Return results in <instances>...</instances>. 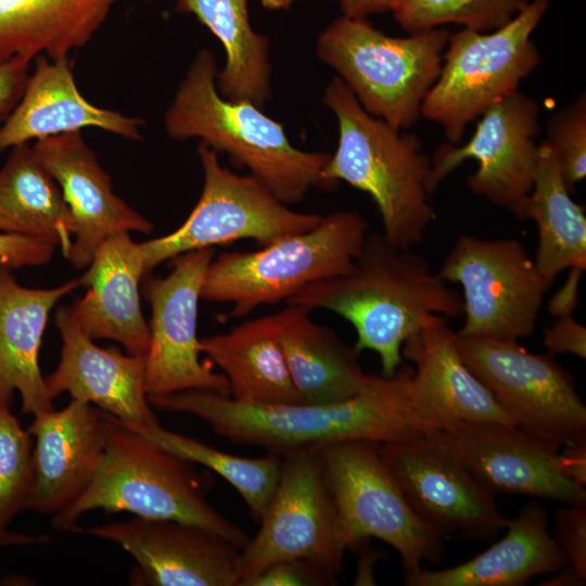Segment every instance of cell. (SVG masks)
Masks as SVG:
<instances>
[{"mask_svg":"<svg viewBox=\"0 0 586 586\" xmlns=\"http://www.w3.org/2000/svg\"><path fill=\"white\" fill-rule=\"evenodd\" d=\"M55 326L62 339L61 358L44 378L52 400L67 392L124 423H158L144 387L145 356L99 347L79 327L71 307L56 310Z\"/></svg>","mask_w":586,"mask_h":586,"instance_id":"20","label":"cell"},{"mask_svg":"<svg viewBox=\"0 0 586 586\" xmlns=\"http://www.w3.org/2000/svg\"><path fill=\"white\" fill-rule=\"evenodd\" d=\"M539 105L517 90L502 98L480 117L471 139L463 145L443 144L433 155L429 190L466 160L477 162L467 177L468 188L496 206L512 209L532 190L539 143Z\"/></svg>","mask_w":586,"mask_h":586,"instance_id":"16","label":"cell"},{"mask_svg":"<svg viewBox=\"0 0 586 586\" xmlns=\"http://www.w3.org/2000/svg\"><path fill=\"white\" fill-rule=\"evenodd\" d=\"M0 232L42 239L65 258L72 247L71 209L28 143L13 146L0 169Z\"/></svg>","mask_w":586,"mask_h":586,"instance_id":"31","label":"cell"},{"mask_svg":"<svg viewBox=\"0 0 586 586\" xmlns=\"http://www.w3.org/2000/svg\"><path fill=\"white\" fill-rule=\"evenodd\" d=\"M380 444L351 441L321 449L337 519V538L346 551L370 538L393 547L405 578L423 561L440 562L444 535L411 508L380 455Z\"/></svg>","mask_w":586,"mask_h":586,"instance_id":"9","label":"cell"},{"mask_svg":"<svg viewBox=\"0 0 586 586\" xmlns=\"http://www.w3.org/2000/svg\"><path fill=\"white\" fill-rule=\"evenodd\" d=\"M198 155L203 170L201 196L175 231L140 244L146 276L161 263L194 250L252 239L260 246L315 228L318 213L297 212L252 175L222 166L204 143Z\"/></svg>","mask_w":586,"mask_h":586,"instance_id":"10","label":"cell"},{"mask_svg":"<svg viewBox=\"0 0 586 586\" xmlns=\"http://www.w3.org/2000/svg\"><path fill=\"white\" fill-rule=\"evenodd\" d=\"M512 212L537 228L534 265L549 289L556 277L572 267L586 269V215L571 198L551 146L539 143L534 183Z\"/></svg>","mask_w":586,"mask_h":586,"instance_id":"29","label":"cell"},{"mask_svg":"<svg viewBox=\"0 0 586 586\" xmlns=\"http://www.w3.org/2000/svg\"><path fill=\"white\" fill-rule=\"evenodd\" d=\"M71 532L111 540L137 562L133 584L152 586H240L241 547L190 523L135 517L129 521Z\"/></svg>","mask_w":586,"mask_h":586,"instance_id":"17","label":"cell"},{"mask_svg":"<svg viewBox=\"0 0 586 586\" xmlns=\"http://www.w3.org/2000/svg\"><path fill=\"white\" fill-rule=\"evenodd\" d=\"M411 373V368L400 366L393 375H371L356 395L319 405L243 404L199 390L148 399L154 408L202 419L234 443L259 446L282 457L342 442H403L431 431L415 407Z\"/></svg>","mask_w":586,"mask_h":586,"instance_id":"1","label":"cell"},{"mask_svg":"<svg viewBox=\"0 0 586 586\" xmlns=\"http://www.w3.org/2000/svg\"><path fill=\"white\" fill-rule=\"evenodd\" d=\"M569 270V276L551 296L548 305V311L557 318L572 315L577 304L578 285L585 269L572 267Z\"/></svg>","mask_w":586,"mask_h":586,"instance_id":"42","label":"cell"},{"mask_svg":"<svg viewBox=\"0 0 586 586\" xmlns=\"http://www.w3.org/2000/svg\"><path fill=\"white\" fill-rule=\"evenodd\" d=\"M379 449L411 508L442 535L488 542L506 527L495 494L470 471L447 432L431 430Z\"/></svg>","mask_w":586,"mask_h":586,"instance_id":"14","label":"cell"},{"mask_svg":"<svg viewBox=\"0 0 586 586\" xmlns=\"http://www.w3.org/2000/svg\"><path fill=\"white\" fill-rule=\"evenodd\" d=\"M556 576L545 581L540 585L548 586H581L585 585L586 578L582 577L576 571H574L569 564L557 571Z\"/></svg>","mask_w":586,"mask_h":586,"instance_id":"47","label":"cell"},{"mask_svg":"<svg viewBox=\"0 0 586 586\" xmlns=\"http://www.w3.org/2000/svg\"><path fill=\"white\" fill-rule=\"evenodd\" d=\"M30 59L13 56L0 61V123L20 102L29 78Z\"/></svg>","mask_w":586,"mask_h":586,"instance_id":"41","label":"cell"},{"mask_svg":"<svg viewBox=\"0 0 586 586\" xmlns=\"http://www.w3.org/2000/svg\"><path fill=\"white\" fill-rule=\"evenodd\" d=\"M33 149L71 209L75 239L67 259L76 269L87 268L99 246L110 237L153 230L149 219L113 192L109 174L80 131L37 140Z\"/></svg>","mask_w":586,"mask_h":586,"instance_id":"19","label":"cell"},{"mask_svg":"<svg viewBox=\"0 0 586 586\" xmlns=\"http://www.w3.org/2000/svg\"><path fill=\"white\" fill-rule=\"evenodd\" d=\"M543 343L549 355L572 354L586 357V327L572 315L558 317L543 331Z\"/></svg>","mask_w":586,"mask_h":586,"instance_id":"40","label":"cell"},{"mask_svg":"<svg viewBox=\"0 0 586 586\" xmlns=\"http://www.w3.org/2000/svg\"><path fill=\"white\" fill-rule=\"evenodd\" d=\"M437 273L462 288L466 318L457 335L518 341L533 334L548 288L519 240L462 234Z\"/></svg>","mask_w":586,"mask_h":586,"instance_id":"13","label":"cell"},{"mask_svg":"<svg viewBox=\"0 0 586 586\" xmlns=\"http://www.w3.org/2000/svg\"><path fill=\"white\" fill-rule=\"evenodd\" d=\"M285 302L349 321L357 334L355 348L377 353L383 375L403 366L404 342L431 315L463 314L462 296L424 257L392 245L379 233L367 234L348 272L308 284Z\"/></svg>","mask_w":586,"mask_h":586,"instance_id":"2","label":"cell"},{"mask_svg":"<svg viewBox=\"0 0 586 586\" xmlns=\"http://www.w3.org/2000/svg\"><path fill=\"white\" fill-rule=\"evenodd\" d=\"M369 229L358 212L322 216L313 229L253 252H226L207 267L201 298L231 304L221 320L286 301L304 286L348 272Z\"/></svg>","mask_w":586,"mask_h":586,"instance_id":"6","label":"cell"},{"mask_svg":"<svg viewBox=\"0 0 586 586\" xmlns=\"http://www.w3.org/2000/svg\"><path fill=\"white\" fill-rule=\"evenodd\" d=\"M356 547L360 548V560L358 574L355 579L356 585H374L373 578V566L377 560L380 557V553L362 548V545L359 544Z\"/></svg>","mask_w":586,"mask_h":586,"instance_id":"45","label":"cell"},{"mask_svg":"<svg viewBox=\"0 0 586 586\" xmlns=\"http://www.w3.org/2000/svg\"><path fill=\"white\" fill-rule=\"evenodd\" d=\"M175 10L194 15L221 42L226 62L216 78L220 95L263 109L271 97L269 40L252 28L247 0H178Z\"/></svg>","mask_w":586,"mask_h":586,"instance_id":"32","label":"cell"},{"mask_svg":"<svg viewBox=\"0 0 586 586\" xmlns=\"http://www.w3.org/2000/svg\"><path fill=\"white\" fill-rule=\"evenodd\" d=\"M144 122L90 103L78 90L67 58L39 54L24 93L0 127V154L29 140L95 127L127 139L142 140Z\"/></svg>","mask_w":586,"mask_h":586,"instance_id":"24","label":"cell"},{"mask_svg":"<svg viewBox=\"0 0 586 586\" xmlns=\"http://www.w3.org/2000/svg\"><path fill=\"white\" fill-rule=\"evenodd\" d=\"M296 0H260L262 5L268 10L289 9Z\"/></svg>","mask_w":586,"mask_h":586,"instance_id":"48","label":"cell"},{"mask_svg":"<svg viewBox=\"0 0 586 586\" xmlns=\"http://www.w3.org/2000/svg\"><path fill=\"white\" fill-rule=\"evenodd\" d=\"M459 356L514 424L559 447L586 442V406L574 377L518 341L459 336Z\"/></svg>","mask_w":586,"mask_h":586,"instance_id":"11","label":"cell"},{"mask_svg":"<svg viewBox=\"0 0 586 586\" xmlns=\"http://www.w3.org/2000/svg\"><path fill=\"white\" fill-rule=\"evenodd\" d=\"M336 579L303 560H285L271 564L245 586H323Z\"/></svg>","mask_w":586,"mask_h":586,"instance_id":"38","label":"cell"},{"mask_svg":"<svg viewBox=\"0 0 586 586\" xmlns=\"http://www.w3.org/2000/svg\"><path fill=\"white\" fill-rule=\"evenodd\" d=\"M286 305L272 319L302 404L334 403L359 393L371 378L360 366V353L331 328L315 322L311 310Z\"/></svg>","mask_w":586,"mask_h":586,"instance_id":"27","label":"cell"},{"mask_svg":"<svg viewBox=\"0 0 586 586\" xmlns=\"http://www.w3.org/2000/svg\"><path fill=\"white\" fill-rule=\"evenodd\" d=\"M399 0H337L344 16L367 18L371 14L393 11Z\"/></svg>","mask_w":586,"mask_h":586,"instance_id":"44","label":"cell"},{"mask_svg":"<svg viewBox=\"0 0 586 586\" xmlns=\"http://www.w3.org/2000/svg\"><path fill=\"white\" fill-rule=\"evenodd\" d=\"M214 255L213 247L182 253L173 258L170 273L145 281L152 314L144 372L148 397L191 390L230 396L226 377L200 360L196 334L201 290Z\"/></svg>","mask_w":586,"mask_h":586,"instance_id":"15","label":"cell"},{"mask_svg":"<svg viewBox=\"0 0 586 586\" xmlns=\"http://www.w3.org/2000/svg\"><path fill=\"white\" fill-rule=\"evenodd\" d=\"M34 482L28 509L58 514L89 486L105 451L103 410L73 399L34 416Z\"/></svg>","mask_w":586,"mask_h":586,"instance_id":"22","label":"cell"},{"mask_svg":"<svg viewBox=\"0 0 586 586\" xmlns=\"http://www.w3.org/2000/svg\"><path fill=\"white\" fill-rule=\"evenodd\" d=\"M555 151L568 190L586 176V98L576 100L555 113L545 140Z\"/></svg>","mask_w":586,"mask_h":586,"instance_id":"36","label":"cell"},{"mask_svg":"<svg viewBox=\"0 0 586 586\" xmlns=\"http://www.w3.org/2000/svg\"><path fill=\"white\" fill-rule=\"evenodd\" d=\"M200 351L243 404H302L276 337L272 315L247 320L231 331L200 339Z\"/></svg>","mask_w":586,"mask_h":586,"instance_id":"30","label":"cell"},{"mask_svg":"<svg viewBox=\"0 0 586 586\" xmlns=\"http://www.w3.org/2000/svg\"><path fill=\"white\" fill-rule=\"evenodd\" d=\"M49 539L50 537L47 535H28L0 528V547L10 545H40L48 543Z\"/></svg>","mask_w":586,"mask_h":586,"instance_id":"46","label":"cell"},{"mask_svg":"<svg viewBox=\"0 0 586 586\" xmlns=\"http://www.w3.org/2000/svg\"><path fill=\"white\" fill-rule=\"evenodd\" d=\"M561 472L581 487L586 485V442L562 446L558 450Z\"/></svg>","mask_w":586,"mask_h":586,"instance_id":"43","label":"cell"},{"mask_svg":"<svg viewBox=\"0 0 586 586\" xmlns=\"http://www.w3.org/2000/svg\"><path fill=\"white\" fill-rule=\"evenodd\" d=\"M505 536L488 549L453 568L421 569L405 578L409 586H518L531 577L556 573L566 556L549 532L545 508L528 502L508 519Z\"/></svg>","mask_w":586,"mask_h":586,"instance_id":"26","label":"cell"},{"mask_svg":"<svg viewBox=\"0 0 586 586\" xmlns=\"http://www.w3.org/2000/svg\"><path fill=\"white\" fill-rule=\"evenodd\" d=\"M145 276L140 244L129 232L106 239L78 279L87 293L71 306L84 332L92 340L116 341L128 354L146 356L150 329L139 298V284Z\"/></svg>","mask_w":586,"mask_h":586,"instance_id":"23","label":"cell"},{"mask_svg":"<svg viewBox=\"0 0 586 586\" xmlns=\"http://www.w3.org/2000/svg\"><path fill=\"white\" fill-rule=\"evenodd\" d=\"M55 250V245L42 239L0 232V262L11 270L46 265Z\"/></svg>","mask_w":586,"mask_h":586,"instance_id":"39","label":"cell"},{"mask_svg":"<svg viewBox=\"0 0 586 586\" xmlns=\"http://www.w3.org/2000/svg\"><path fill=\"white\" fill-rule=\"evenodd\" d=\"M119 0H0V61L50 60L88 43Z\"/></svg>","mask_w":586,"mask_h":586,"instance_id":"28","label":"cell"},{"mask_svg":"<svg viewBox=\"0 0 586 586\" xmlns=\"http://www.w3.org/2000/svg\"><path fill=\"white\" fill-rule=\"evenodd\" d=\"M551 535L566 556L568 564L586 578V505L558 508Z\"/></svg>","mask_w":586,"mask_h":586,"instance_id":"37","label":"cell"},{"mask_svg":"<svg viewBox=\"0 0 586 586\" xmlns=\"http://www.w3.org/2000/svg\"><path fill=\"white\" fill-rule=\"evenodd\" d=\"M528 0H399L393 9L409 34L457 24L477 31H493L512 20Z\"/></svg>","mask_w":586,"mask_h":586,"instance_id":"34","label":"cell"},{"mask_svg":"<svg viewBox=\"0 0 586 586\" xmlns=\"http://www.w3.org/2000/svg\"><path fill=\"white\" fill-rule=\"evenodd\" d=\"M78 285L75 279L52 289L25 288L0 262V400L11 403L17 391L23 413L54 409L39 367V348L51 309Z\"/></svg>","mask_w":586,"mask_h":586,"instance_id":"25","label":"cell"},{"mask_svg":"<svg viewBox=\"0 0 586 586\" xmlns=\"http://www.w3.org/2000/svg\"><path fill=\"white\" fill-rule=\"evenodd\" d=\"M217 74L214 53L201 49L165 113V130L170 138H200L218 154H227L235 167L247 168L286 205L301 202L314 188H337L323 177L331 154L295 148L282 124L260 107L221 97Z\"/></svg>","mask_w":586,"mask_h":586,"instance_id":"3","label":"cell"},{"mask_svg":"<svg viewBox=\"0 0 586 586\" xmlns=\"http://www.w3.org/2000/svg\"><path fill=\"white\" fill-rule=\"evenodd\" d=\"M548 9L533 0L493 31L463 28L449 34L438 77L421 106V115L438 124L457 144L467 125L493 104L519 90L539 64L531 36Z\"/></svg>","mask_w":586,"mask_h":586,"instance_id":"8","label":"cell"},{"mask_svg":"<svg viewBox=\"0 0 586 586\" xmlns=\"http://www.w3.org/2000/svg\"><path fill=\"white\" fill-rule=\"evenodd\" d=\"M124 424L161 448L217 473L237 489L254 520H260L277 488L282 457L272 453L256 458L234 456L166 430L160 423Z\"/></svg>","mask_w":586,"mask_h":586,"instance_id":"33","label":"cell"},{"mask_svg":"<svg viewBox=\"0 0 586 586\" xmlns=\"http://www.w3.org/2000/svg\"><path fill=\"white\" fill-rule=\"evenodd\" d=\"M322 101L339 126L323 177L371 196L388 243L403 250L420 244L436 214L429 190L432 163L419 138L369 114L339 77L327 86Z\"/></svg>","mask_w":586,"mask_h":586,"instance_id":"4","label":"cell"},{"mask_svg":"<svg viewBox=\"0 0 586 586\" xmlns=\"http://www.w3.org/2000/svg\"><path fill=\"white\" fill-rule=\"evenodd\" d=\"M105 451L89 486L66 509L53 515L58 531H71L93 509L127 511L136 517L190 523L217 533L243 548L250 537L207 501L208 471L135 433L103 411Z\"/></svg>","mask_w":586,"mask_h":586,"instance_id":"5","label":"cell"},{"mask_svg":"<svg viewBox=\"0 0 586 586\" xmlns=\"http://www.w3.org/2000/svg\"><path fill=\"white\" fill-rule=\"evenodd\" d=\"M9 406L0 400V528L28 509L34 482L30 434Z\"/></svg>","mask_w":586,"mask_h":586,"instance_id":"35","label":"cell"},{"mask_svg":"<svg viewBox=\"0 0 586 586\" xmlns=\"http://www.w3.org/2000/svg\"><path fill=\"white\" fill-rule=\"evenodd\" d=\"M402 355L416 366L410 392L416 409L431 430L469 421L515 425L462 361L447 317L431 315L404 342Z\"/></svg>","mask_w":586,"mask_h":586,"instance_id":"21","label":"cell"},{"mask_svg":"<svg viewBox=\"0 0 586 586\" xmlns=\"http://www.w3.org/2000/svg\"><path fill=\"white\" fill-rule=\"evenodd\" d=\"M449 34L437 27L393 37L367 18L343 15L320 33L316 53L369 114L405 130L421 116L423 100L438 77Z\"/></svg>","mask_w":586,"mask_h":586,"instance_id":"7","label":"cell"},{"mask_svg":"<svg viewBox=\"0 0 586 586\" xmlns=\"http://www.w3.org/2000/svg\"><path fill=\"white\" fill-rule=\"evenodd\" d=\"M443 431L474 476L494 494L586 505L585 487L559 468V446L517 425L495 421L459 422Z\"/></svg>","mask_w":586,"mask_h":586,"instance_id":"18","label":"cell"},{"mask_svg":"<svg viewBox=\"0 0 586 586\" xmlns=\"http://www.w3.org/2000/svg\"><path fill=\"white\" fill-rule=\"evenodd\" d=\"M258 522L240 552V586L285 560L306 561L333 578L340 573L345 551L320 450L282 456L277 488Z\"/></svg>","mask_w":586,"mask_h":586,"instance_id":"12","label":"cell"}]
</instances>
